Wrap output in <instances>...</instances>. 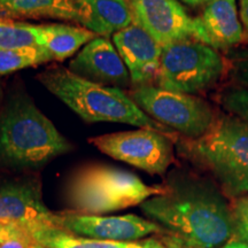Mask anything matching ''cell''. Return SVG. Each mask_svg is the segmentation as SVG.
I'll list each match as a JSON object with an SVG mask.
<instances>
[{"instance_id":"8","label":"cell","mask_w":248,"mask_h":248,"mask_svg":"<svg viewBox=\"0 0 248 248\" xmlns=\"http://www.w3.org/2000/svg\"><path fill=\"white\" fill-rule=\"evenodd\" d=\"M177 137L151 129H138L98 136L90 144L117 161L151 175H164L173 162V140Z\"/></svg>"},{"instance_id":"27","label":"cell","mask_w":248,"mask_h":248,"mask_svg":"<svg viewBox=\"0 0 248 248\" xmlns=\"http://www.w3.org/2000/svg\"><path fill=\"white\" fill-rule=\"evenodd\" d=\"M233 237L238 239V241L248 244V226H237L234 228Z\"/></svg>"},{"instance_id":"21","label":"cell","mask_w":248,"mask_h":248,"mask_svg":"<svg viewBox=\"0 0 248 248\" xmlns=\"http://www.w3.org/2000/svg\"><path fill=\"white\" fill-rule=\"evenodd\" d=\"M225 75L232 86L248 90V47L225 51Z\"/></svg>"},{"instance_id":"19","label":"cell","mask_w":248,"mask_h":248,"mask_svg":"<svg viewBox=\"0 0 248 248\" xmlns=\"http://www.w3.org/2000/svg\"><path fill=\"white\" fill-rule=\"evenodd\" d=\"M38 46L37 26L0 16V49H23Z\"/></svg>"},{"instance_id":"30","label":"cell","mask_w":248,"mask_h":248,"mask_svg":"<svg viewBox=\"0 0 248 248\" xmlns=\"http://www.w3.org/2000/svg\"><path fill=\"white\" fill-rule=\"evenodd\" d=\"M162 240L164 241V243H166V245L169 248H185V247H183V246H179V245H177V244H173V243H171V241L164 240V239H162Z\"/></svg>"},{"instance_id":"18","label":"cell","mask_w":248,"mask_h":248,"mask_svg":"<svg viewBox=\"0 0 248 248\" xmlns=\"http://www.w3.org/2000/svg\"><path fill=\"white\" fill-rule=\"evenodd\" d=\"M33 241L46 248H169L162 239L154 237L133 241L99 240L77 237L57 229L36 232Z\"/></svg>"},{"instance_id":"20","label":"cell","mask_w":248,"mask_h":248,"mask_svg":"<svg viewBox=\"0 0 248 248\" xmlns=\"http://www.w3.org/2000/svg\"><path fill=\"white\" fill-rule=\"evenodd\" d=\"M52 61L39 46L23 49H0V76Z\"/></svg>"},{"instance_id":"25","label":"cell","mask_w":248,"mask_h":248,"mask_svg":"<svg viewBox=\"0 0 248 248\" xmlns=\"http://www.w3.org/2000/svg\"><path fill=\"white\" fill-rule=\"evenodd\" d=\"M239 17L244 29V42L248 44V0H239Z\"/></svg>"},{"instance_id":"3","label":"cell","mask_w":248,"mask_h":248,"mask_svg":"<svg viewBox=\"0 0 248 248\" xmlns=\"http://www.w3.org/2000/svg\"><path fill=\"white\" fill-rule=\"evenodd\" d=\"M36 78L85 122L125 123L177 137L175 131L142 111L121 89L82 78L60 64L46 68Z\"/></svg>"},{"instance_id":"28","label":"cell","mask_w":248,"mask_h":248,"mask_svg":"<svg viewBox=\"0 0 248 248\" xmlns=\"http://www.w3.org/2000/svg\"><path fill=\"white\" fill-rule=\"evenodd\" d=\"M181 1L190 6H200V5L209 4V2H212L213 0H181Z\"/></svg>"},{"instance_id":"7","label":"cell","mask_w":248,"mask_h":248,"mask_svg":"<svg viewBox=\"0 0 248 248\" xmlns=\"http://www.w3.org/2000/svg\"><path fill=\"white\" fill-rule=\"evenodd\" d=\"M128 94L148 116L184 138L203 136L212 128L217 115L203 99L157 85L135 86Z\"/></svg>"},{"instance_id":"11","label":"cell","mask_w":248,"mask_h":248,"mask_svg":"<svg viewBox=\"0 0 248 248\" xmlns=\"http://www.w3.org/2000/svg\"><path fill=\"white\" fill-rule=\"evenodd\" d=\"M54 228L77 237L116 241L140 240L147 235L163 233L157 223L133 214L104 216L86 215L70 210L54 213Z\"/></svg>"},{"instance_id":"34","label":"cell","mask_w":248,"mask_h":248,"mask_svg":"<svg viewBox=\"0 0 248 248\" xmlns=\"http://www.w3.org/2000/svg\"><path fill=\"white\" fill-rule=\"evenodd\" d=\"M185 248H186V247H185Z\"/></svg>"},{"instance_id":"15","label":"cell","mask_w":248,"mask_h":248,"mask_svg":"<svg viewBox=\"0 0 248 248\" xmlns=\"http://www.w3.org/2000/svg\"><path fill=\"white\" fill-rule=\"evenodd\" d=\"M78 26L98 36L115 35L135 22L130 0H77Z\"/></svg>"},{"instance_id":"29","label":"cell","mask_w":248,"mask_h":248,"mask_svg":"<svg viewBox=\"0 0 248 248\" xmlns=\"http://www.w3.org/2000/svg\"><path fill=\"white\" fill-rule=\"evenodd\" d=\"M223 248H248V244L243 243V241H230L225 245Z\"/></svg>"},{"instance_id":"22","label":"cell","mask_w":248,"mask_h":248,"mask_svg":"<svg viewBox=\"0 0 248 248\" xmlns=\"http://www.w3.org/2000/svg\"><path fill=\"white\" fill-rule=\"evenodd\" d=\"M219 101L229 114L248 123V90L238 86L226 88L219 95Z\"/></svg>"},{"instance_id":"2","label":"cell","mask_w":248,"mask_h":248,"mask_svg":"<svg viewBox=\"0 0 248 248\" xmlns=\"http://www.w3.org/2000/svg\"><path fill=\"white\" fill-rule=\"evenodd\" d=\"M73 145L23 90L13 93L0 113V167L35 171Z\"/></svg>"},{"instance_id":"9","label":"cell","mask_w":248,"mask_h":248,"mask_svg":"<svg viewBox=\"0 0 248 248\" xmlns=\"http://www.w3.org/2000/svg\"><path fill=\"white\" fill-rule=\"evenodd\" d=\"M135 22L164 47L185 40L203 43L199 17H191L178 0H130Z\"/></svg>"},{"instance_id":"23","label":"cell","mask_w":248,"mask_h":248,"mask_svg":"<svg viewBox=\"0 0 248 248\" xmlns=\"http://www.w3.org/2000/svg\"><path fill=\"white\" fill-rule=\"evenodd\" d=\"M12 239L31 241L35 245L32 234L27 228L14 222H0V245Z\"/></svg>"},{"instance_id":"16","label":"cell","mask_w":248,"mask_h":248,"mask_svg":"<svg viewBox=\"0 0 248 248\" xmlns=\"http://www.w3.org/2000/svg\"><path fill=\"white\" fill-rule=\"evenodd\" d=\"M98 35L80 26L63 23L37 26L38 46L52 61H64L95 38Z\"/></svg>"},{"instance_id":"33","label":"cell","mask_w":248,"mask_h":248,"mask_svg":"<svg viewBox=\"0 0 248 248\" xmlns=\"http://www.w3.org/2000/svg\"><path fill=\"white\" fill-rule=\"evenodd\" d=\"M0 16H4V14L1 13V11H0Z\"/></svg>"},{"instance_id":"26","label":"cell","mask_w":248,"mask_h":248,"mask_svg":"<svg viewBox=\"0 0 248 248\" xmlns=\"http://www.w3.org/2000/svg\"><path fill=\"white\" fill-rule=\"evenodd\" d=\"M33 244L31 243V241L21 240V239H12L0 245V248H31Z\"/></svg>"},{"instance_id":"1","label":"cell","mask_w":248,"mask_h":248,"mask_svg":"<svg viewBox=\"0 0 248 248\" xmlns=\"http://www.w3.org/2000/svg\"><path fill=\"white\" fill-rule=\"evenodd\" d=\"M166 192L140 204L163 230L162 239L186 248H216L234 233L226 198L212 179L187 170L169 173Z\"/></svg>"},{"instance_id":"4","label":"cell","mask_w":248,"mask_h":248,"mask_svg":"<svg viewBox=\"0 0 248 248\" xmlns=\"http://www.w3.org/2000/svg\"><path fill=\"white\" fill-rule=\"evenodd\" d=\"M185 159L212 176L225 197L248 194V123L217 114L212 128L197 139H176Z\"/></svg>"},{"instance_id":"14","label":"cell","mask_w":248,"mask_h":248,"mask_svg":"<svg viewBox=\"0 0 248 248\" xmlns=\"http://www.w3.org/2000/svg\"><path fill=\"white\" fill-rule=\"evenodd\" d=\"M204 44L222 51L244 42V29L238 14L237 0H213L199 16Z\"/></svg>"},{"instance_id":"6","label":"cell","mask_w":248,"mask_h":248,"mask_svg":"<svg viewBox=\"0 0 248 248\" xmlns=\"http://www.w3.org/2000/svg\"><path fill=\"white\" fill-rule=\"evenodd\" d=\"M224 75L225 60L217 49L185 40L162 47L155 83L162 89L194 95L215 86Z\"/></svg>"},{"instance_id":"12","label":"cell","mask_w":248,"mask_h":248,"mask_svg":"<svg viewBox=\"0 0 248 248\" xmlns=\"http://www.w3.org/2000/svg\"><path fill=\"white\" fill-rule=\"evenodd\" d=\"M71 73L98 84L125 89L132 85L125 63L108 37L97 36L69 62Z\"/></svg>"},{"instance_id":"5","label":"cell","mask_w":248,"mask_h":248,"mask_svg":"<svg viewBox=\"0 0 248 248\" xmlns=\"http://www.w3.org/2000/svg\"><path fill=\"white\" fill-rule=\"evenodd\" d=\"M166 186L147 185L135 173L109 166H88L73 176L68 187L70 212L106 215L163 194Z\"/></svg>"},{"instance_id":"17","label":"cell","mask_w":248,"mask_h":248,"mask_svg":"<svg viewBox=\"0 0 248 248\" xmlns=\"http://www.w3.org/2000/svg\"><path fill=\"white\" fill-rule=\"evenodd\" d=\"M4 16L51 18L78 24L77 0H0Z\"/></svg>"},{"instance_id":"32","label":"cell","mask_w":248,"mask_h":248,"mask_svg":"<svg viewBox=\"0 0 248 248\" xmlns=\"http://www.w3.org/2000/svg\"><path fill=\"white\" fill-rule=\"evenodd\" d=\"M31 248H46V247H43V246H39V245H33Z\"/></svg>"},{"instance_id":"10","label":"cell","mask_w":248,"mask_h":248,"mask_svg":"<svg viewBox=\"0 0 248 248\" xmlns=\"http://www.w3.org/2000/svg\"><path fill=\"white\" fill-rule=\"evenodd\" d=\"M0 222L18 223L33 233L54 228V213L43 199L38 175L0 181Z\"/></svg>"},{"instance_id":"31","label":"cell","mask_w":248,"mask_h":248,"mask_svg":"<svg viewBox=\"0 0 248 248\" xmlns=\"http://www.w3.org/2000/svg\"><path fill=\"white\" fill-rule=\"evenodd\" d=\"M1 99H2V88H1V84H0V102H1Z\"/></svg>"},{"instance_id":"24","label":"cell","mask_w":248,"mask_h":248,"mask_svg":"<svg viewBox=\"0 0 248 248\" xmlns=\"http://www.w3.org/2000/svg\"><path fill=\"white\" fill-rule=\"evenodd\" d=\"M230 209L233 217L234 228L248 226V197H239L232 199Z\"/></svg>"},{"instance_id":"13","label":"cell","mask_w":248,"mask_h":248,"mask_svg":"<svg viewBox=\"0 0 248 248\" xmlns=\"http://www.w3.org/2000/svg\"><path fill=\"white\" fill-rule=\"evenodd\" d=\"M111 42L128 68L132 85L153 84L159 74L162 46L137 22L113 35Z\"/></svg>"}]
</instances>
